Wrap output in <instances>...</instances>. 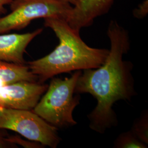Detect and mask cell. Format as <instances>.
Wrapping results in <instances>:
<instances>
[{
  "label": "cell",
  "mask_w": 148,
  "mask_h": 148,
  "mask_svg": "<svg viewBox=\"0 0 148 148\" xmlns=\"http://www.w3.org/2000/svg\"><path fill=\"white\" fill-rule=\"evenodd\" d=\"M73 6L59 0H13L11 13L0 18V34L27 27L32 21L52 16L67 21Z\"/></svg>",
  "instance_id": "4"
},
{
  "label": "cell",
  "mask_w": 148,
  "mask_h": 148,
  "mask_svg": "<svg viewBox=\"0 0 148 148\" xmlns=\"http://www.w3.org/2000/svg\"><path fill=\"white\" fill-rule=\"evenodd\" d=\"M13 0H0V14H5L7 13V10L5 6L10 5Z\"/></svg>",
  "instance_id": "14"
},
{
  "label": "cell",
  "mask_w": 148,
  "mask_h": 148,
  "mask_svg": "<svg viewBox=\"0 0 148 148\" xmlns=\"http://www.w3.org/2000/svg\"><path fill=\"white\" fill-rule=\"evenodd\" d=\"M82 71H75L70 77H52L32 111L58 129L77 125L73 111L79 104L81 97L75 93V89Z\"/></svg>",
  "instance_id": "3"
},
{
  "label": "cell",
  "mask_w": 148,
  "mask_h": 148,
  "mask_svg": "<svg viewBox=\"0 0 148 148\" xmlns=\"http://www.w3.org/2000/svg\"><path fill=\"white\" fill-rule=\"evenodd\" d=\"M0 130H9L29 140L52 148L62 140L58 128L50 125L32 110L0 107Z\"/></svg>",
  "instance_id": "5"
},
{
  "label": "cell",
  "mask_w": 148,
  "mask_h": 148,
  "mask_svg": "<svg viewBox=\"0 0 148 148\" xmlns=\"http://www.w3.org/2000/svg\"><path fill=\"white\" fill-rule=\"evenodd\" d=\"M44 25L53 30L59 44L45 57L27 63L32 73L37 76L38 82L43 84L62 73L95 69L104 63L109 49L90 47L65 19L59 16L46 18Z\"/></svg>",
  "instance_id": "2"
},
{
  "label": "cell",
  "mask_w": 148,
  "mask_h": 148,
  "mask_svg": "<svg viewBox=\"0 0 148 148\" xmlns=\"http://www.w3.org/2000/svg\"><path fill=\"white\" fill-rule=\"evenodd\" d=\"M42 31L40 28L22 34H0V62L27 64L24 55L27 47Z\"/></svg>",
  "instance_id": "8"
},
{
  "label": "cell",
  "mask_w": 148,
  "mask_h": 148,
  "mask_svg": "<svg viewBox=\"0 0 148 148\" xmlns=\"http://www.w3.org/2000/svg\"><path fill=\"white\" fill-rule=\"evenodd\" d=\"M59 1H63V2H64L68 3L70 5H73V7L75 6V5H76L77 3L78 2H79V0H59Z\"/></svg>",
  "instance_id": "15"
},
{
  "label": "cell",
  "mask_w": 148,
  "mask_h": 148,
  "mask_svg": "<svg viewBox=\"0 0 148 148\" xmlns=\"http://www.w3.org/2000/svg\"><path fill=\"white\" fill-rule=\"evenodd\" d=\"M48 86L38 81H27L0 85V107L32 110Z\"/></svg>",
  "instance_id": "6"
},
{
  "label": "cell",
  "mask_w": 148,
  "mask_h": 148,
  "mask_svg": "<svg viewBox=\"0 0 148 148\" xmlns=\"http://www.w3.org/2000/svg\"><path fill=\"white\" fill-rule=\"evenodd\" d=\"M27 64L0 62V85H5L21 81H37Z\"/></svg>",
  "instance_id": "9"
},
{
  "label": "cell",
  "mask_w": 148,
  "mask_h": 148,
  "mask_svg": "<svg viewBox=\"0 0 148 148\" xmlns=\"http://www.w3.org/2000/svg\"><path fill=\"white\" fill-rule=\"evenodd\" d=\"M115 0H79L67 23L77 32L84 27L92 25L95 19L107 14Z\"/></svg>",
  "instance_id": "7"
},
{
  "label": "cell",
  "mask_w": 148,
  "mask_h": 148,
  "mask_svg": "<svg viewBox=\"0 0 148 148\" xmlns=\"http://www.w3.org/2000/svg\"><path fill=\"white\" fill-rule=\"evenodd\" d=\"M107 35L110 49L104 63L95 69L82 70L75 89L76 94H90L97 100L87 117L90 128L101 134L118 125L114 104L119 101H130L137 95L132 73L133 64L123 60L130 48L128 32L116 21H111Z\"/></svg>",
  "instance_id": "1"
},
{
  "label": "cell",
  "mask_w": 148,
  "mask_h": 148,
  "mask_svg": "<svg viewBox=\"0 0 148 148\" xmlns=\"http://www.w3.org/2000/svg\"><path fill=\"white\" fill-rule=\"evenodd\" d=\"M131 131L140 140L148 145V110L143 111L140 117L134 121Z\"/></svg>",
  "instance_id": "11"
},
{
  "label": "cell",
  "mask_w": 148,
  "mask_h": 148,
  "mask_svg": "<svg viewBox=\"0 0 148 148\" xmlns=\"http://www.w3.org/2000/svg\"><path fill=\"white\" fill-rule=\"evenodd\" d=\"M148 12V0H145L143 3L139 5L137 8L133 11V15L139 19L143 18L147 15Z\"/></svg>",
  "instance_id": "12"
},
{
  "label": "cell",
  "mask_w": 148,
  "mask_h": 148,
  "mask_svg": "<svg viewBox=\"0 0 148 148\" xmlns=\"http://www.w3.org/2000/svg\"><path fill=\"white\" fill-rule=\"evenodd\" d=\"M17 146L10 142L8 136L2 131H0V148H16Z\"/></svg>",
  "instance_id": "13"
},
{
  "label": "cell",
  "mask_w": 148,
  "mask_h": 148,
  "mask_svg": "<svg viewBox=\"0 0 148 148\" xmlns=\"http://www.w3.org/2000/svg\"><path fill=\"white\" fill-rule=\"evenodd\" d=\"M147 146L131 131L121 133L114 142V148H146Z\"/></svg>",
  "instance_id": "10"
}]
</instances>
